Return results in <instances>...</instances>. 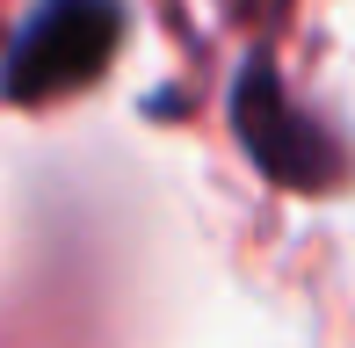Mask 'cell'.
<instances>
[{
	"mask_svg": "<svg viewBox=\"0 0 355 348\" xmlns=\"http://www.w3.org/2000/svg\"><path fill=\"white\" fill-rule=\"evenodd\" d=\"M232 138L247 146V160L268 174L276 189H297V196H334L341 189V138L312 116V109L290 102L283 73L268 51H247L232 73Z\"/></svg>",
	"mask_w": 355,
	"mask_h": 348,
	"instance_id": "cell-1",
	"label": "cell"
},
{
	"mask_svg": "<svg viewBox=\"0 0 355 348\" xmlns=\"http://www.w3.org/2000/svg\"><path fill=\"white\" fill-rule=\"evenodd\" d=\"M116 44H123V0H44L0 58V102L37 109L94 87L116 58Z\"/></svg>",
	"mask_w": 355,
	"mask_h": 348,
	"instance_id": "cell-2",
	"label": "cell"
}]
</instances>
